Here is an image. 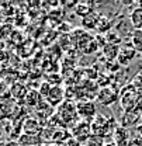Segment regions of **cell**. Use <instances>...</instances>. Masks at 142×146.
I'll use <instances>...</instances> for the list:
<instances>
[{
	"instance_id": "cell-1",
	"label": "cell",
	"mask_w": 142,
	"mask_h": 146,
	"mask_svg": "<svg viewBox=\"0 0 142 146\" xmlns=\"http://www.w3.org/2000/svg\"><path fill=\"white\" fill-rule=\"evenodd\" d=\"M91 132L101 136V138H106V136H113L117 124H115V119L113 117H106V115H100L97 114L96 118L91 121Z\"/></svg>"
},
{
	"instance_id": "cell-2",
	"label": "cell",
	"mask_w": 142,
	"mask_h": 146,
	"mask_svg": "<svg viewBox=\"0 0 142 146\" xmlns=\"http://www.w3.org/2000/svg\"><path fill=\"white\" fill-rule=\"evenodd\" d=\"M56 117L61 118L63 121V124H71V125H76L77 119H79V114H77V107L75 104H72L71 101H65L58 107V112Z\"/></svg>"
},
{
	"instance_id": "cell-3",
	"label": "cell",
	"mask_w": 142,
	"mask_h": 146,
	"mask_svg": "<svg viewBox=\"0 0 142 146\" xmlns=\"http://www.w3.org/2000/svg\"><path fill=\"white\" fill-rule=\"evenodd\" d=\"M91 125L90 122H85V121H80L77 122L75 127H72V138L80 143H85L89 136L91 135Z\"/></svg>"
},
{
	"instance_id": "cell-4",
	"label": "cell",
	"mask_w": 142,
	"mask_h": 146,
	"mask_svg": "<svg viewBox=\"0 0 142 146\" xmlns=\"http://www.w3.org/2000/svg\"><path fill=\"white\" fill-rule=\"evenodd\" d=\"M76 107H77L79 118H80L82 121H85V122H90V124H91V121H93V119L96 118V115H97L94 103H91V101H82V103H79Z\"/></svg>"
},
{
	"instance_id": "cell-5",
	"label": "cell",
	"mask_w": 142,
	"mask_h": 146,
	"mask_svg": "<svg viewBox=\"0 0 142 146\" xmlns=\"http://www.w3.org/2000/svg\"><path fill=\"white\" fill-rule=\"evenodd\" d=\"M137 54H138V52H137V49L134 48V45H132L131 42L123 44V45H121V48H120L118 59H117L118 65H121V66H127V65H129V62H131L132 59H135Z\"/></svg>"
},
{
	"instance_id": "cell-6",
	"label": "cell",
	"mask_w": 142,
	"mask_h": 146,
	"mask_svg": "<svg viewBox=\"0 0 142 146\" xmlns=\"http://www.w3.org/2000/svg\"><path fill=\"white\" fill-rule=\"evenodd\" d=\"M96 98L103 106H111V104H114L120 98V94H118V91L111 89V87H103L101 90L97 93Z\"/></svg>"
},
{
	"instance_id": "cell-7",
	"label": "cell",
	"mask_w": 142,
	"mask_h": 146,
	"mask_svg": "<svg viewBox=\"0 0 142 146\" xmlns=\"http://www.w3.org/2000/svg\"><path fill=\"white\" fill-rule=\"evenodd\" d=\"M113 138H114V143L117 146H128L131 139H129V135H128V131L124 127H117L114 133H113Z\"/></svg>"
},
{
	"instance_id": "cell-8",
	"label": "cell",
	"mask_w": 142,
	"mask_h": 146,
	"mask_svg": "<svg viewBox=\"0 0 142 146\" xmlns=\"http://www.w3.org/2000/svg\"><path fill=\"white\" fill-rule=\"evenodd\" d=\"M63 98H65V90L62 87H58V86H52V89L47 97L48 104H51V106H56V104L61 106Z\"/></svg>"
},
{
	"instance_id": "cell-9",
	"label": "cell",
	"mask_w": 142,
	"mask_h": 146,
	"mask_svg": "<svg viewBox=\"0 0 142 146\" xmlns=\"http://www.w3.org/2000/svg\"><path fill=\"white\" fill-rule=\"evenodd\" d=\"M120 48H121V45H117V44H106V45H103L101 51H103V55L106 56V59L114 62L118 59Z\"/></svg>"
},
{
	"instance_id": "cell-10",
	"label": "cell",
	"mask_w": 142,
	"mask_h": 146,
	"mask_svg": "<svg viewBox=\"0 0 142 146\" xmlns=\"http://www.w3.org/2000/svg\"><path fill=\"white\" fill-rule=\"evenodd\" d=\"M129 21L131 25L134 27V30H142V7L134 9L129 14Z\"/></svg>"
},
{
	"instance_id": "cell-11",
	"label": "cell",
	"mask_w": 142,
	"mask_h": 146,
	"mask_svg": "<svg viewBox=\"0 0 142 146\" xmlns=\"http://www.w3.org/2000/svg\"><path fill=\"white\" fill-rule=\"evenodd\" d=\"M100 14H97L96 11H91L89 16H86V17L82 20V23H83V27L85 28H93V30H96V27H97V23H99V20H100Z\"/></svg>"
},
{
	"instance_id": "cell-12",
	"label": "cell",
	"mask_w": 142,
	"mask_h": 146,
	"mask_svg": "<svg viewBox=\"0 0 142 146\" xmlns=\"http://www.w3.org/2000/svg\"><path fill=\"white\" fill-rule=\"evenodd\" d=\"M134 48L137 49V52L142 54V30H134L131 34V41H129Z\"/></svg>"
},
{
	"instance_id": "cell-13",
	"label": "cell",
	"mask_w": 142,
	"mask_h": 146,
	"mask_svg": "<svg viewBox=\"0 0 142 146\" xmlns=\"http://www.w3.org/2000/svg\"><path fill=\"white\" fill-rule=\"evenodd\" d=\"M82 145L83 146H104V138H101V136H99L96 133H91L89 136V139L85 143H82Z\"/></svg>"
},
{
	"instance_id": "cell-14",
	"label": "cell",
	"mask_w": 142,
	"mask_h": 146,
	"mask_svg": "<svg viewBox=\"0 0 142 146\" xmlns=\"http://www.w3.org/2000/svg\"><path fill=\"white\" fill-rule=\"evenodd\" d=\"M110 28H111V23H110V20L106 18V17H100L99 23H97L96 30H97L99 33H110Z\"/></svg>"
},
{
	"instance_id": "cell-15",
	"label": "cell",
	"mask_w": 142,
	"mask_h": 146,
	"mask_svg": "<svg viewBox=\"0 0 142 146\" xmlns=\"http://www.w3.org/2000/svg\"><path fill=\"white\" fill-rule=\"evenodd\" d=\"M104 38H106V44H117V45H120V44L123 42L121 36L118 35V33H115V31L107 33Z\"/></svg>"
},
{
	"instance_id": "cell-16",
	"label": "cell",
	"mask_w": 142,
	"mask_h": 146,
	"mask_svg": "<svg viewBox=\"0 0 142 146\" xmlns=\"http://www.w3.org/2000/svg\"><path fill=\"white\" fill-rule=\"evenodd\" d=\"M131 84L135 87V90L138 91V93H142V73H138L134 77V80L131 82Z\"/></svg>"
},
{
	"instance_id": "cell-17",
	"label": "cell",
	"mask_w": 142,
	"mask_h": 146,
	"mask_svg": "<svg viewBox=\"0 0 142 146\" xmlns=\"http://www.w3.org/2000/svg\"><path fill=\"white\" fill-rule=\"evenodd\" d=\"M68 146H83L80 142H77V141H75L73 138L72 139H69V142H68Z\"/></svg>"
},
{
	"instance_id": "cell-18",
	"label": "cell",
	"mask_w": 142,
	"mask_h": 146,
	"mask_svg": "<svg viewBox=\"0 0 142 146\" xmlns=\"http://www.w3.org/2000/svg\"><path fill=\"white\" fill-rule=\"evenodd\" d=\"M104 146H117L114 142H107V143H104Z\"/></svg>"
},
{
	"instance_id": "cell-19",
	"label": "cell",
	"mask_w": 142,
	"mask_h": 146,
	"mask_svg": "<svg viewBox=\"0 0 142 146\" xmlns=\"http://www.w3.org/2000/svg\"><path fill=\"white\" fill-rule=\"evenodd\" d=\"M0 136H1V127H0Z\"/></svg>"
}]
</instances>
